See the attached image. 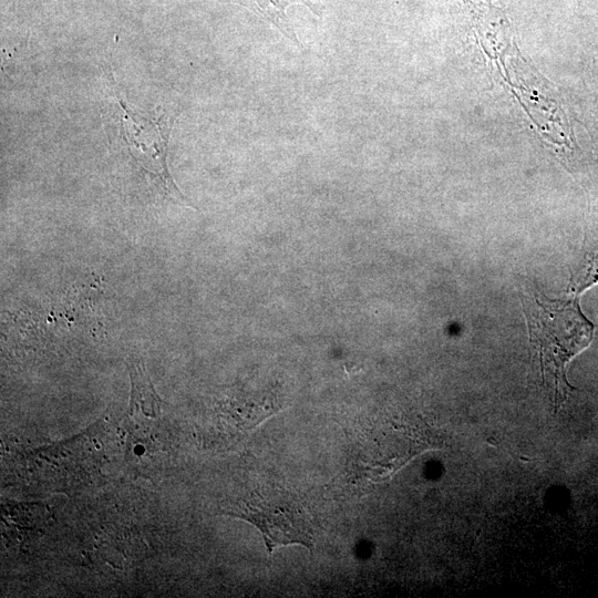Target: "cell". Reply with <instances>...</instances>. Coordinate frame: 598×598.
Listing matches in <instances>:
<instances>
[{
    "instance_id": "obj_3",
    "label": "cell",
    "mask_w": 598,
    "mask_h": 598,
    "mask_svg": "<svg viewBox=\"0 0 598 598\" xmlns=\"http://www.w3.org/2000/svg\"><path fill=\"white\" fill-rule=\"evenodd\" d=\"M226 514L254 524L271 553L276 547L313 548L315 525L300 499L279 487H262L228 505Z\"/></svg>"
},
{
    "instance_id": "obj_5",
    "label": "cell",
    "mask_w": 598,
    "mask_h": 598,
    "mask_svg": "<svg viewBox=\"0 0 598 598\" xmlns=\"http://www.w3.org/2000/svg\"><path fill=\"white\" fill-rule=\"evenodd\" d=\"M290 0H252L254 10L277 27L287 38L299 44V40L286 14Z\"/></svg>"
},
{
    "instance_id": "obj_2",
    "label": "cell",
    "mask_w": 598,
    "mask_h": 598,
    "mask_svg": "<svg viewBox=\"0 0 598 598\" xmlns=\"http://www.w3.org/2000/svg\"><path fill=\"white\" fill-rule=\"evenodd\" d=\"M112 100L103 113V125L112 153L126 156L163 195L187 205L167 167V150L174 116L166 113H145L132 109L122 100L112 73L106 71Z\"/></svg>"
},
{
    "instance_id": "obj_1",
    "label": "cell",
    "mask_w": 598,
    "mask_h": 598,
    "mask_svg": "<svg viewBox=\"0 0 598 598\" xmlns=\"http://www.w3.org/2000/svg\"><path fill=\"white\" fill-rule=\"evenodd\" d=\"M526 319L529 343L539 363L542 379L554 389V405L558 410L574 388L567 380L569 362L587 349L594 338L595 324L581 312L578 300H549L535 289L519 293Z\"/></svg>"
},
{
    "instance_id": "obj_4",
    "label": "cell",
    "mask_w": 598,
    "mask_h": 598,
    "mask_svg": "<svg viewBox=\"0 0 598 598\" xmlns=\"http://www.w3.org/2000/svg\"><path fill=\"white\" fill-rule=\"evenodd\" d=\"M127 368L132 384L128 414L135 423L148 430L162 416L164 401L157 395L141 360L131 358Z\"/></svg>"
}]
</instances>
